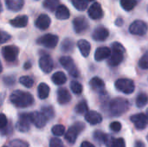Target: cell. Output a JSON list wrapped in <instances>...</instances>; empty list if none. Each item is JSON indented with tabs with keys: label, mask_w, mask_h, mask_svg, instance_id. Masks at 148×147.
Returning <instances> with one entry per match:
<instances>
[{
	"label": "cell",
	"mask_w": 148,
	"mask_h": 147,
	"mask_svg": "<svg viewBox=\"0 0 148 147\" xmlns=\"http://www.w3.org/2000/svg\"><path fill=\"white\" fill-rule=\"evenodd\" d=\"M49 147H63V143L58 138H53L49 141Z\"/></svg>",
	"instance_id": "obj_42"
},
{
	"label": "cell",
	"mask_w": 148,
	"mask_h": 147,
	"mask_svg": "<svg viewBox=\"0 0 148 147\" xmlns=\"http://www.w3.org/2000/svg\"><path fill=\"white\" fill-rule=\"evenodd\" d=\"M129 108V102L127 100L117 97L109 103V111L114 116H120L125 113Z\"/></svg>",
	"instance_id": "obj_2"
},
{
	"label": "cell",
	"mask_w": 148,
	"mask_h": 147,
	"mask_svg": "<svg viewBox=\"0 0 148 147\" xmlns=\"http://www.w3.org/2000/svg\"><path fill=\"white\" fill-rule=\"evenodd\" d=\"M2 71H3V66H2V63L0 62V73H2Z\"/></svg>",
	"instance_id": "obj_52"
},
{
	"label": "cell",
	"mask_w": 148,
	"mask_h": 147,
	"mask_svg": "<svg viewBox=\"0 0 148 147\" xmlns=\"http://www.w3.org/2000/svg\"><path fill=\"white\" fill-rule=\"evenodd\" d=\"M134 147H146L145 144L140 141V140H137L135 143H134Z\"/></svg>",
	"instance_id": "obj_48"
},
{
	"label": "cell",
	"mask_w": 148,
	"mask_h": 147,
	"mask_svg": "<svg viewBox=\"0 0 148 147\" xmlns=\"http://www.w3.org/2000/svg\"><path fill=\"white\" fill-rule=\"evenodd\" d=\"M110 147H126L125 140L122 138L114 139V140H113Z\"/></svg>",
	"instance_id": "obj_41"
},
{
	"label": "cell",
	"mask_w": 148,
	"mask_h": 147,
	"mask_svg": "<svg viewBox=\"0 0 148 147\" xmlns=\"http://www.w3.org/2000/svg\"><path fill=\"white\" fill-rule=\"evenodd\" d=\"M71 2L74 7L78 10H84L88 6L85 0H71Z\"/></svg>",
	"instance_id": "obj_35"
},
{
	"label": "cell",
	"mask_w": 148,
	"mask_h": 147,
	"mask_svg": "<svg viewBox=\"0 0 148 147\" xmlns=\"http://www.w3.org/2000/svg\"><path fill=\"white\" fill-rule=\"evenodd\" d=\"M3 147H7V146H3Z\"/></svg>",
	"instance_id": "obj_57"
},
{
	"label": "cell",
	"mask_w": 148,
	"mask_h": 147,
	"mask_svg": "<svg viewBox=\"0 0 148 147\" xmlns=\"http://www.w3.org/2000/svg\"><path fill=\"white\" fill-rule=\"evenodd\" d=\"M2 11V3H1V1H0V13Z\"/></svg>",
	"instance_id": "obj_53"
},
{
	"label": "cell",
	"mask_w": 148,
	"mask_h": 147,
	"mask_svg": "<svg viewBox=\"0 0 148 147\" xmlns=\"http://www.w3.org/2000/svg\"><path fill=\"white\" fill-rule=\"evenodd\" d=\"M146 114H147V117H148V108H147V113H146Z\"/></svg>",
	"instance_id": "obj_54"
},
{
	"label": "cell",
	"mask_w": 148,
	"mask_h": 147,
	"mask_svg": "<svg viewBox=\"0 0 148 147\" xmlns=\"http://www.w3.org/2000/svg\"><path fill=\"white\" fill-rule=\"evenodd\" d=\"M75 111L76 113L78 114H86L88 112V105H87V102L86 101H81L79 102L75 108Z\"/></svg>",
	"instance_id": "obj_30"
},
{
	"label": "cell",
	"mask_w": 148,
	"mask_h": 147,
	"mask_svg": "<svg viewBox=\"0 0 148 147\" xmlns=\"http://www.w3.org/2000/svg\"><path fill=\"white\" fill-rule=\"evenodd\" d=\"M50 23H51V20H50V18H49V16L48 15L41 14L37 17L36 21V26L39 29L44 30V29H47L49 27Z\"/></svg>",
	"instance_id": "obj_17"
},
{
	"label": "cell",
	"mask_w": 148,
	"mask_h": 147,
	"mask_svg": "<svg viewBox=\"0 0 148 147\" xmlns=\"http://www.w3.org/2000/svg\"><path fill=\"white\" fill-rule=\"evenodd\" d=\"M88 16L91 19L98 20L103 16V10L99 3H94L88 9Z\"/></svg>",
	"instance_id": "obj_14"
},
{
	"label": "cell",
	"mask_w": 148,
	"mask_h": 147,
	"mask_svg": "<svg viewBox=\"0 0 148 147\" xmlns=\"http://www.w3.org/2000/svg\"><path fill=\"white\" fill-rule=\"evenodd\" d=\"M10 101L16 107L20 108L29 107L34 103L33 96L29 93L21 90L14 91L10 96Z\"/></svg>",
	"instance_id": "obj_1"
},
{
	"label": "cell",
	"mask_w": 148,
	"mask_h": 147,
	"mask_svg": "<svg viewBox=\"0 0 148 147\" xmlns=\"http://www.w3.org/2000/svg\"><path fill=\"white\" fill-rule=\"evenodd\" d=\"M122 23H123V21H122V19H121V18H119V19L116 21V24H117V26H121Z\"/></svg>",
	"instance_id": "obj_49"
},
{
	"label": "cell",
	"mask_w": 148,
	"mask_h": 147,
	"mask_svg": "<svg viewBox=\"0 0 148 147\" xmlns=\"http://www.w3.org/2000/svg\"><path fill=\"white\" fill-rule=\"evenodd\" d=\"M19 82L25 88H31L34 84V81L32 80V78H30L29 76H26V75H23L22 77H20L19 79Z\"/></svg>",
	"instance_id": "obj_33"
},
{
	"label": "cell",
	"mask_w": 148,
	"mask_h": 147,
	"mask_svg": "<svg viewBox=\"0 0 148 147\" xmlns=\"http://www.w3.org/2000/svg\"><path fill=\"white\" fill-rule=\"evenodd\" d=\"M70 88H71V91L75 94H81L83 89L82 84L79 83L78 81H72L70 83Z\"/></svg>",
	"instance_id": "obj_34"
},
{
	"label": "cell",
	"mask_w": 148,
	"mask_h": 147,
	"mask_svg": "<svg viewBox=\"0 0 148 147\" xmlns=\"http://www.w3.org/2000/svg\"><path fill=\"white\" fill-rule=\"evenodd\" d=\"M41 113L46 117L47 120L52 119L54 117V114H55L54 113V110H53V108L51 107H42Z\"/></svg>",
	"instance_id": "obj_38"
},
{
	"label": "cell",
	"mask_w": 148,
	"mask_h": 147,
	"mask_svg": "<svg viewBox=\"0 0 148 147\" xmlns=\"http://www.w3.org/2000/svg\"><path fill=\"white\" fill-rule=\"evenodd\" d=\"M18 52H19L18 48L14 45H8L2 49V55L4 60L9 62H12L16 59L18 55Z\"/></svg>",
	"instance_id": "obj_9"
},
{
	"label": "cell",
	"mask_w": 148,
	"mask_h": 147,
	"mask_svg": "<svg viewBox=\"0 0 148 147\" xmlns=\"http://www.w3.org/2000/svg\"><path fill=\"white\" fill-rule=\"evenodd\" d=\"M59 6V0H44L43 7L50 11H55Z\"/></svg>",
	"instance_id": "obj_28"
},
{
	"label": "cell",
	"mask_w": 148,
	"mask_h": 147,
	"mask_svg": "<svg viewBox=\"0 0 148 147\" xmlns=\"http://www.w3.org/2000/svg\"><path fill=\"white\" fill-rule=\"evenodd\" d=\"M131 121L134 124L135 127L139 130H143L147 127L148 125V117L147 114L144 113H138L131 116Z\"/></svg>",
	"instance_id": "obj_11"
},
{
	"label": "cell",
	"mask_w": 148,
	"mask_h": 147,
	"mask_svg": "<svg viewBox=\"0 0 148 147\" xmlns=\"http://www.w3.org/2000/svg\"><path fill=\"white\" fill-rule=\"evenodd\" d=\"M58 41H59V38L57 36L53 35V34H46L41 36L37 40V43L48 49H54L56 47Z\"/></svg>",
	"instance_id": "obj_7"
},
{
	"label": "cell",
	"mask_w": 148,
	"mask_h": 147,
	"mask_svg": "<svg viewBox=\"0 0 148 147\" xmlns=\"http://www.w3.org/2000/svg\"><path fill=\"white\" fill-rule=\"evenodd\" d=\"M51 131H52V133L55 136L59 137V136H62V135L64 134V133H65V127L62 125H56V126H54L52 127V130Z\"/></svg>",
	"instance_id": "obj_37"
},
{
	"label": "cell",
	"mask_w": 148,
	"mask_h": 147,
	"mask_svg": "<svg viewBox=\"0 0 148 147\" xmlns=\"http://www.w3.org/2000/svg\"><path fill=\"white\" fill-rule=\"evenodd\" d=\"M85 126L83 123L82 122H76L65 133V139L70 143V144H74L77 139V136L79 135V133L83 131Z\"/></svg>",
	"instance_id": "obj_4"
},
{
	"label": "cell",
	"mask_w": 148,
	"mask_h": 147,
	"mask_svg": "<svg viewBox=\"0 0 148 147\" xmlns=\"http://www.w3.org/2000/svg\"><path fill=\"white\" fill-rule=\"evenodd\" d=\"M7 124H8V120L6 116L3 113H0V129L6 127Z\"/></svg>",
	"instance_id": "obj_44"
},
{
	"label": "cell",
	"mask_w": 148,
	"mask_h": 147,
	"mask_svg": "<svg viewBox=\"0 0 148 147\" xmlns=\"http://www.w3.org/2000/svg\"><path fill=\"white\" fill-rule=\"evenodd\" d=\"M85 120L91 125H97L102 121V116L96 111H88L85 114Z\"/></svg>",
	"instance_id": "obj_18"
},
{
	"label": "cell",
	"mask_w": 148,
	"mask_h": 147,
	"mask_svg": "<svg viewBox=\"0 0 148 147\" xmlns=\"http://www.w3.org/2000/svg\"><path fill=\"white\" fill-rule=\"evenodd\" d=\"M113 51L111 52V55L108 60V63L110 66H118L122 61L124 57L125 49L119 42H114L112 45Z\"/></svg>",
	"instance_id": "obj_3"
},
{
	"label": "cell",
	"mask_w": 148,
	"mask_h": 147,
	"mask_svg": "<svg viewBox=\"0 0 148 147\" xmlns=\"http://www.w3.org/2000/svg\"><path fill=\"white\" fill-rule=\"evenodd\" d=\"M121 127H122L121 124L120 122H118V121H114V122H112L110 124V129L113 132H116V133L120 132L121 130Z\"/></svg>",
	"instance_id": "obj_43"
},
{
	"label": "cell",
	"mask_w": 148,
	"mask_h": 147,
	"mask_svg": "<svg viewBox=\"0 0 148 147\" xmlns=\"http://www.w3.org/2000/svg\"><path fill=\"white\" fill-rule=\"evenodd\" d=\"M89 85L94 90L98 91V92L103 91L104 88H105L104 81L101 79H100L99 77H94L93 79H91V81L89 82Z\"/></svg>",
	"instance_id": "obj_26"
},
{
	"label": "cell",
	"mask_w": 148,
	"mask_h": 147,
	"mask_svg": "<svg viewBox=\"0 0 148 147\" xmlns=\"http://www.w3.org/2000/svg\"><path fill=\"white\" fill-rule=\"evenodd\" d=\"M10 147H29V144L21 139H14L10 143Z\"/></svg>",
	"instance_id": "obj_40"
},
{
	"label": "cell",
	"mask_w": 148,
	"mask_h": 147,
	"mask_svg": "<svg viewBox=\"0 0 148 147\" xmlns=\"http://www.w3.org/2000/svg\"><path fill=\"white\" fill-rule=\"evenodd\" d=\"M3 82L6 86H11L15 83V77L14 76H5L3 78Z\"/></svg>",
	"instance_id": "obj_45"
},
{
	"label": "cell",
	"mask_w": 148,
	"mask_h": 147,
	"mask_svg": "<svg viewBox=\"0 0 148 147\" xmlns=\"http://www.w3.org/2000/svg\"><path fill=\"white\" fill-rule=\"evenodd\" d=\"M61 65L69 72L72 77H77L79 75L78 69L70 56H62L59 60Z\"/></svg>",
	"instance_id": "obj_6"
},
{
	"label": "cell",
	"mask_w": 148,
	"mask_h": 147,
	"mask_svg": "<svg viewBox=\"0 0 148 147\" xmlns=\"http://www.w3.org/2000/svg\"><path fill=\"white\" fill-rule=\"evenodd\" d=\"M147 25L145 22L141 20H136L129 27V31L131 34L135 36H143L147 31Z\"/></svg>",
	"instance_id": "obj_10"
},
{
	"label": "cell",
	"mask_w": 148,
	"mask_h": 147,
	"mask_svg": "<svg viewBox=\"0 0 148 147\" xmlns=\"http://www.w3.org/2000/svg\"><path fill=\"white\" fill-rule=\"evenodd\" d=\"M115 88L119 91L126 94H130L134 93L135 89L134 82L130 79H119L115 81Z\"/></svg>",
	"instance_id": "obj_5"
},
{
	"label": "cell",
	"mask_w": 148,
	"mask_h": 147,
	"mask_svg": "<svg viewBox=\"0 0 148 147\" xmlns=\"http://www.w3.org/2000/svg\"><path fill=\"white\" fill-rule=\"evenodd\" d=\"M56 16L59 20H67L70 16L69 10L65 5H59L56 10Z\"/></svg>",
	"instance_id": "obj_22"
},
{
	"label": "cell",
	"mask_w": 148,
	"mask_h": 147,
	"mask_svg": "<svg viewBox=\"0 0 148 147\" xmlns=\"http://www.w3.org/2000/svg\"><path fill=\"white\" fill-rule=\"evenodd\" d=\"M87 1H88V2H92V1H95V0H87Z\"/></svg>",
	"instance_id": "obj_55"
},
{
	"label": "cell",
	"mask_w": 148,
	"mask_h": 147,
	"mask_svg": "<svg viewBox=\"0 0 148 147\" xmlns=\"http://www.w3.org/2000/svg\"><path fill=\"white\" fill-rule=\"evenodd\" d=\"M10 38V36L5 32L0 31V43H3L6 42L7 41H9Z\"/></svg>",
	"instance_id": "obj_46"
},
{
	"label": "cell",
	"mask_w": 148,
	"mask_h": 147,
	"mask_svg": "<svg viewBox=\"0 0 148 147\" xmlns=\"http://www.w3.org/2000/svg\"><path fill=\"white\" fill-rule=\"evenodd\" d=\"M31 123L30 113H23L19 116V120L16 124V129L21 133H26L29 130Z\"/></svg>",
	"instance_id": "obj_8"
},
{
	"label": "cell",
	"mask_w": 148,
	"mask_h": 147,
	"mask_svg": "<svg viewBox=\"0 0 148 147\" xmlns=\"http://www.w3.org/2000/svg\"><path fill=\"white\" fill-rule=\"evenodd\" d=\"M106 137H107V134H105L101 131H95L94 133V139L99 144H104Z\"/></svg>",
	"instance_id": "obj_36"
},
{
	"label": "cell",
	"mask_w": 148,
	"mask_h": 147,
	"mask_svg": "<svg viewBox=\"0 0 148 147\" xmlns=\"http://www.w3.org/2000/svg\"><path fill=\"white\" fill-rule=\"evenodd\" d=\"M77 46H78V48L80 49V52L82 55V56L88 57L89 55V53H90V50H91V45L88 41L82 39L77 42Z\"/></svg>",
	"instance_id": "obj_23"
},
{
	"label": "cell",
	"mask_w": 148,
	"mask_h": 147,
	"mask_svg": "<svg viewBox=\"0 0 148 147\" xmlns=\"http://www.w3.org/2000/svg\"><path fill=\"white\" fill-rule=\"evenodd\" d=\"M71 100V95L66 88H59L57 90V101L61 105L69 103Z\"/></svg>",
	"instance_id": "obj_20"
},
{
	"label": "cell",
	"mask_w": 148,
	"mask_h": 147,
	"mask_svg": "<svg viewBox=\"0 0 148 147\" xmlns=\"http://www.w3.org/2000/svg\"><path fill=\"white\" fill-rule=\"evenodd\" d=\"M49 91H50V88L46 83L44 82L40 83L37 88V94H38L39 99L45 100L46 98H48V96L49 95Z\"/></svg>",
	"instance_id": "obj_25"
},
{
	"label": "cell",
	"mask_w": 148,
	"mask_h": 147,
	"mask_svg": "<svg viewBox=\"0 0 148 147\" xmlns=\"http://www.w3.org/2000/svg\"><path fill=\"white\" fill-rule=\"evenodd\" d=\"M30 118H31V123H33L37 128H42L45 126L47 123V119L46 117L39 112H34L30 113Z\"/></svg>",
	"instance_id": "obj_15"
},
{
	"label": "cell",
	"mask_w": 148,
	"mask_h": 147,
	"mask_svg": "<svg viewBox=\"0 0 148 147\" xmlns=\"http://www.w3.org/2000/svg\"><path fill=\"white\" fill-rule=\"evenodd\" d=\"M147 140H148V135H147Z\"/></svg>",
	"instance_id": "obj_56"
},
{
	"label": "cell",
	"mask_w": 148,
	"mask_h": 147,
	"mask_svg": "<svg viewBox=\"0 0 148 147\" xmlns=\"http://www.w3.org/2000/svg\"><path fill=\"white\" fill-rule=\"evenodd\" d=\"M136 4H137L136 0H121V7L127 11L132 10L136 6Z\"/></svg>",
	"instance_id": "obj_29"
},
{
	"label": "cell",
	"mask_w": 148,
	"mask_h": 147,
	"mask_svg": "<svg viewBox=\"0 0 148 147\" xmlns=\"http://www.w3.org/2000/svg\"><path fill=\"white\" fill-rule=\"evenodd\" d=\"M109 36V30L102 26H100L98 28H96L93 34H92V37L95 41L97 42H103L105 41Z\"/></svg>",
	"instance_id": "obj_16"
},
{
	"label": "cell",
	"mask_w": 148,
	"mask_h": 147,
	"mask_svg": "<svg viewBox=\"0 0 148 147\" xmlns=\"http://www.w3.org/2000/svg\"><path fill=\"white\" fill-rule=\"evenodd\" d=\"M3 96H4V94H3L2 97L0 98V100H1V101H3ZM2 102H3V101H0V107H1V104H2Z\"/></svg>",
	"instance_id": "obj_51"
},
{
	"label": "cell",
	"mask_w": 148,
	"mask_h": 147,
	"mask_svg": "<svg viewBox=\"0 0 148 147\" xmlns=\"http://www.w3.org/2000/svg\"><path fill=\"white\" fill-rule=\"evenodd\" d=\"M61 49L63 52H70L74 49V42L70 39H65L61 46Z\"/></svg>",
	"instance_id": "obj_32"
},
{
	"label": "cell",
	"mask_w": 148,
	"mask_h": 147,
	"mask_svg": "<svg viewBox=\"0 0 148 147\" xmlns=\"http://www.w3.org/2000/svg\"><path fill=\"white\" fill-rule=\"evenodd\" d=\"M53 67H54L53 60L51 59L49 55H42V57H40L39 68L42 70V72H44L45 74H49L52 71Z\"/></svg>",
	"instance_id": "obj_12"
},
{
	"label": "cell",
	"mask_w": 148,
	"mask_h": 147,
	"mask_svg": "<svg viewBox=\"0 0 148 147\" xmlns=\"http://www.w3.org/2000/svg\"><path fill=\"white\" fill-rule=\"evenodd\" d=\"M81 147H95L93 144H91L90 142H88V141H84L82 143V146Z\"/></svg>",
	"instance_id": "obj_47"
},
{
	"label": "cell",
	"mask_w": 148,
	"mask_h": 147,
	"mask_svg": "<svg viewBox=\"0 0 148 147\" xmlns=\"http://www.w3.org/2000/svg\"><path fill=\"white\" fill-rule=\"evenodd\" d=\"M148 103V96L146 94H140L136 98V106L139 108L145 107Z\"/></svg>",
	"instance_id": "obj_31"
},
{
	"label": "cell",
	"mask_w": 148,
	"mask_h": 147,
	"mask_svg": "<svg viewBox=\"0 0 148 147\" xmlns=\"http://www.w3.org/2000/svg\"><path fill=\"white\" fill-rule=\"evenodd\" d=\"M139 66L142 69H148V52H147L139 61Z\"/></svg>",
	"instance_id": "obj_39"
},
{
	"label": "cell",
	"mask_w": 148,
	"mask_h": 147,
	"mask_svg": "<svg viewBox=\"0 0 148 147\" xmlns=\"http://www.w3.org/2000/svg\"><path fill=\"white\" fill-rule=\"evenodd\" d=\"M73 26L75 31L80 34L88 28V23L84 16H77L73 21Z\"/></svg>",
	"instance_id": "obj_13"
},
{
	"label": "cell",
	"mask_w": 148,
	"mask_h": 147,
	"mask_svg": "<svg viewBox=\"0 0 148 147\" xmlns=\"http://www.w3.org/2000/svg\"><path fill=\"white\" fill-rule=\"evenodd\" d=\"M51 80H52V81L56 85H59L60 86V85L64 84L67 81V77H66V75H65V74L63 72L58 71V72H56L52 75Z\"/></svg>",
	"instance_id": "obj_27"
},
{
	"label": "cell",
	"mask_w": 148,
	"mask_h": 147,
	"mask_svg": "<svg viewBox=\"0 0 148 147\" xmlns=\"http://www.w3.org/2000/svg\"><path fill=\"white\" fill-rule=\"evenodd\" d=\"M111 55V49L108 47H100L96 49L95 53V59L97 62L103 61L107 58H109Z\"/></svg>",
	"instance_id": "obj_19"
},
{
	"label": "cell",
	"mask_w": 148,
	"mask_h": 147,
	"mask_svg": "<svg viewBox=\"0 0 148 147\" xmlns=\"http://www.w3.org/2000/svg\"><path fill=\"white\" fill-rule=\"evenodd\" d=\"M31 67V64H30V62H26L25 64H24V68L26 69V68H29Z\"/></svg>",
	"instance_id": "obj_50"
},
{
	"label": "cell",
	"mask_w": 148,
	"mask_h": 147,
	"mask_svg": "<svg viewBox=\"0 0 148 147\" xmlns=\"http://www.w3.org/2000/svg\"><path fill=\"white\" fill-rule=\"evenodd\" d=\"M147 10H148V9H147Z\"/></svg>",
	"instance_id": "obj_58"
},
{
	"label": "cell",
	"mask_w": 148,
	"mask_h": 147,
	"mask_svg": "<svg viewBox=\"0 0 148 147\" xmlns=\"http://www.w3.org/2000/svg\"><path fill=\"white\" fill-rule=\"evenodd\" d=\"M5 3L9 10L12 11H19L23 6L24 0H5Z\"/></svg>",
	"instance_id": "obj_24"
},
{
	"label": "cell",
	"mask_w": 148,
	"mask_h": 147,
	"mask_svg": "<svg viewBox=\"0 0 148 147\" xmlns=\"http://www.w3.org/2000/svg\"><path fill=\"white\" fill-rule=\"evenodd\" d=\"M28 21H29L28 16L25 15H22V16H18L16 18L10 20V23L11 26H13L15 28H24L27 26Z\"/></svg>",
	"instance_id": "obj_21"
}]
</instances>
